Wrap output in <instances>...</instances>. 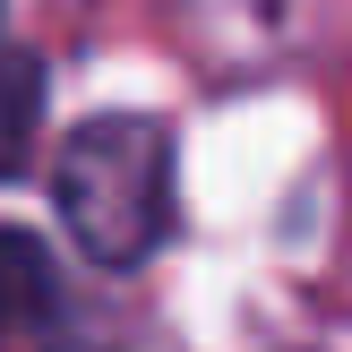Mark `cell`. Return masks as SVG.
Wrapping results in <instances>:
<instances>
[{"label": "cell", "mask_w": 352, "mask_h": 352, "mask_svg": "<svg viewBox=\"0 0 352 352\" xmlns=\"http://www.w3.org/2000/svg\"><path fill=\"white\" fill-rule=\"evenodd\" d=\"M34 344H43V352H172L164 327L129 318V309H103V301H78V292L60 301V318H52Z\"/></svg>", "instance_id": "3957f363"}, {"label": "cell", "mask_w": 352, "mask_h": 352, "mask_svg": "<svg viewBox=\"0 0 352 352\" xmlns=\"http://www.w3.org/2000/svg\"><path fill=\"white\" fill-rule=\"evenodd\" d=\"M43 129V60L34 52H0V181H17Z\"/></svg>", "instance_id": "277c9868"}, {"label": "cell", "mask_w": 352, "mask_h": 352, "mask_svg": "<svg viewBox=\"0 0 352 352\" xmlns=\"http://www.w3.org/2000/svg\"><path fill=\"white\" fill-rule=\"evenodd\" d=\"M52 206L86 267L129 275L172 232V129L146 112H86L60 138Z\"/></svg>", "instance_id": "6da1fadb"}, {"label": "cell", "mask_w": 352, "mask_h": 352, "mask_svg": "<svg viewBox=\"0 0 352 352\" xmlns=\"http://www.w3.org/2000/svg\"><path fill=\"white\" fill-rule=\"evenodd\" d=\"M69 284H60V258L43 250V241L26 232V223H0V327H17V336H43L52 318H60Z\"/></svg>", "instance_id": "7a4b0ae2"}]
</instances>
